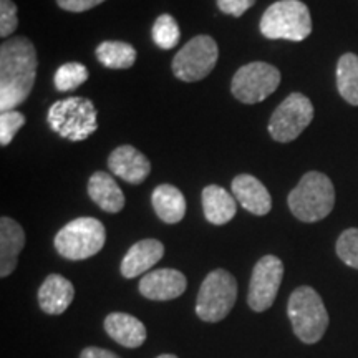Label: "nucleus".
I'll use <instances>...</instances> for the list:
<instances>
[{
	"instance_id": "32",
	"label": "nucleus",
	"mask_w": 358,
	"mask_h": 358,
	"mask_svg": "<svg viewBox=\"0 0 358 358\" xmlns=\"http://www.w3.org/2000/svg\"><path fill=\"white\" fill-rule=\"evenodd\" d=\"M156 358H178L176 355H171V353H163V355L156 357Z\"/></svg>"
},
{
	"instance_id": "24",
	"label": "nucleus",
	"mask_w": 358,
	"mask_h": 358,
	"mask_svg": "<svg viewBox=\"0 0 358 358\" xmlns=\"http://www.w3.org/2000/svg\"><path fill=\"white\" fill-rule=\"evenodd\" d=\"M151 34H153V42L156 43V47L161 48V50H171L181 38V30H179L178 22L169 13H163L156 19Z\"/></svg>"
},
{
	"instance_id": "9",
	"label": "nucleus",
	"mask_w": 358,
	"mask_h": 358,
	"mask_svg": "<svg viewBox=\"0 0 358 358\" xmlns=\"http://www.w3.org/2000/svg\"><path fill=\"white\" fill-rule=\"evenodd\" d=\"M280 85V71L266 62H252L236 71L231 83V92L245 105L261 103L271 96Z\"/></svg>"
},
{
	"instance_id": "22",
	"label": "nucleus",
	"mask_w": 358,
	"mask_h": 358,
	"mask_svg": "<svg viewBox=\"0 0 358 358\" xmlns=\"http://www.w3.org/2000/svg\"><path fill=\"white\" fill-rule=\"evenodd\" d=\"M96 58L100 64L111 70H127L131 69L136 62V50L133 45L127 42H116L108 40L98 45Z\"/></svg>"
},
{
	"instance_id": "8",
	"label": "nucleus",
	"mask_w": 358,
	"mask_h": 358,
	"mask_svg": "<svg viewBox=\"0 0 358 358\" xmlns=\"http://www.w3.org/2000/svg\"><path fill=\"white\" fill-rule=\"evenodd\" d=\"M217 58L219 48L216 40L209 35H198L174 55L173 73L182 82H199L214 70Z\"/></svg>"
},
{
	"instance_id": "3",
	"label": "nucleus",
	"mask_w": 358,
	"mask_h": 358,
	"mask_svg": "<svg viewBox=\"0 0 358 358\" xmlns=\"http://www.w3.org/2000/svg\"><path fill=\"white\" fill-rule=\"evenodd\" d=\"M261 34L268 40L302 42L312 34V17L301 0H279L266 8Z\"/></svg>"
},
{
	"instance_id": "16",
	"label": "nucleus",
	"mask_w": 358,
	"mask_h": 358,
	"mask_svg": "<svg viewBox=\"0 0 358 358\" xmlns=\"http://www.w3.org/2000/svg\"><path fill=\"white\" fill-rule=\"evenodd\" d=\"M25 245V232L12 217L0 219V277H8L15 271L19 256Z\"/></svg>"
},
{
	"instance_id": "26",
	"label": "nucleus",
	"mask_w": 358,
	"mask_h": 358,
	"mask_svg": "<svg viewBox=\"0 0 358 358\" xmlns=\"http://www.w3.org/2000/svg\"><path fill=\"white\" fill-rule=\"evenodd\" d=\"M337 256L347 264L358 271V229L343 231L337 241Z\"/></svg>"
},
{
	"instance_id": "23",
	"label": "nucleus",
	"mask_w": 358,
	"mask_h": 358,
	"mask_svg": "<svg viewBox=\"0 0 358 358\" xmlns=\"http://www.w3.org/2000/svg\"><path fill=\"white\" fill-rule=\"evenodd\" d=\"M337 88L340 96L358 106V55L343 53L337 64Z\"/></svg>"
},
{
	"instance_id": "27",
	"label": "nucleus",
	"mask_w": 358,
	"mask_h": 358,
	"mask_svg": "<svg viewBox=\"0 0 358 358\" xmlns=\"http://www.w3.org/2000/svg\"><path fill=\"white\" fill-rule=\"evenodd\" d=\"M25 124V116L17 110L2 111L0 115V145L8 146L20 128Z\"/></svg>"
},
{
	"instance_id": "13",
	"label": "nucleus",
	"mask_w": 358,
	"mask_h": 358,
	"mask_svg": "<svg viewBox=\"0 0 358 358\" xmlns=\"http://www.w3.org/2000/svg\"><path fill=\"white\" fill-rule=\"evenodd\" d=\"M108 168L129 185H141L151 173V163L140 150L134 146H118L108 158Z\"/></svg>"
},
{
	"instance_id": "1",
	"label": "nucleus",
	"mask_w": 358,
	"mask_h": 358,
	"mask_svg": "<svg viewBox=\"0 0 358 358\" xmlns=\"http://www.w3.org/2000/svg\"><path fill=\"white\" fill-rule=\"evenodd\" d=\"M37 50L25 37L7 38L0 47V110L20 106L32 93L37 77Z\"/></svg>"
},
{
	"instance_id": "15",
	"label": "nucleus",
	"mask_w": 358,
	"mask_h": 358,
	"mask_svg": "<svg viewBox=\"0 0 358 358\" xmlns=\"http://www.w3.org/2000/svg\"><path fill=\"white\" fill-rule=\"evenodd\" d=\"M164 256V245L158 239H143L129 248L122 261V275L134 279L153 268Z\"/></svg>"
},
{
	"instance_id": "28",
	"label": "nucleus",
	"mask_w": 358,
	"mask_h": 358,
	"mask_svg": "<svg viewBox=\"0 0 358 358\" xmlns=\"http://www.w3.org/2000/svg\"><path fill=\"white\" fill-rule=\"evenodd\" d=\"M19 27L17 6L12 0H0V37L7 38Z\"/></svg>"
},
{
	"instance_id": "31",
	"label": "nucleus",
	"mask_w": 358,
	"mask_h": 358,
	"mask_svg": "<svg viewBox=\"0 0 358 358\" xmlns=\"http://www.w3.org/2000/svg\"><path fill=\"white\" fill-rule=\"evenodd\" d=\"M80 358H120L116 353L100 347H88L80 353Z\"/></svg>"
},
{
	"instance_id": "4",
	"label": "nucleus",
	"mask_w": 358,
	"mask_h": 358,
	"mask_svg": "<svg viewBox=\"0 0 358 358\" xmlns=\"http://www.w3.org/2000/svg\"><path fill=\"white\" fill-rule=\"evenodd\" d=\"M96 108L88 98L71 96L58 100L48 108L47 122L58 136L83 141L98 128Z\"/></svg>"
},
{
	"instance_id": "19",
	"label": "nucleus",
	"mask_w": 358,
	"mask_h": 358,
	"mask_svg": "<svg viewBox=\"0 0 358 358\" xmlns=\"http://www.w3.org/2000/svg\"><path fill=\"white\" fill-rule=\"evenodd\" d=\"M88 196L105 213L116 214L124 208V196L116 181L105 171L92 174L88 181Z\"/></svg>"
},
{
	"instance_id": "5",
	"label": "nucleus",
	"mask_w": 358,
	"mask_h": 358,
	"mask_svg": "<svg viewBox=\"0 0 358 358\" xmlns=\"http://www.w3.org/2000/svg\"><path fill=\"white\" fill-rule=\"evenodd\" d=\"M289 319L292 322L294 334L303 343H317L324 337L329 327V313L317 290L308 285L295 289L289 297Z\"/></svg>"
},
{
	"instance_id": "10",
	"label": "nucleus",
	"mask_w": 358,
	"mask_h": 358,
	"mask_svg": "<svg viewBox=\"0 0 358 358\" xmlns=\"http://www.w3.org/2000/svg\"><path fill=\"white\" fill-rule=\"evenodd\" d=\"M313 120V105L306 95L295 92L277 106L268 122V134L279 143L297 140Z\"/></svg>"
},
{
	"instance_id": "17",
	"label": "nucleus",
	"mask_w": 358,
	"mask_h": 358,
	"mask_svg": "<svg viewBox=\"0 0 358 358\" xmlns=\"http://www.w3.org/2000/svg\"><path fill=\"white\" fill-rule=\"evenodd\" d=\"M75 287L60 274H52L38 289V306L48 315H60L73 302Z\"/></svg>"
},
{
	"instance_id": "20",
	"label": "nucleus",
	"mask_w": 358,
	"mask_h": 358,
	"mask_svg": "<svg viewBox=\"0 0 358 358\" xmlns=\"http://www.w3.org/2000/svg\"><path fill=\"white\" fill-rule=\"evenodd\" d=\"M234 194H229L224 187L217 185H209L203 189V211L204 216L214 226H224L237 213Z\"/></svg>"
},
{
	"instance_id": "6",
	"label": "nucleus",
	"mask_w": 358,
	"mask_h": 358,
	"mask_svg": "<svg viewBox=\"0 0 358 358\" xmlns=\"http://www.w3.org/2000/svg\"><path fill=\"white\" fill-rule=\"evenodd\" d=\"M105 226L95 217H78L65 224L55 236V249L69 261H85L105 245Z\"/></svg>"
},
{
	"instance_id": "25",
	"label": "nucleus",
	"mask_w": 358,
	"mask_h": 358,
	"mask_svg": "<svg viewBox=\"0 0 358 358\" xmlns=\"http://www.w3.org/2000/svg\"><path fill=\"white\" fill-rule=\"evenodd\" d=\"M88 69L78 62H69L62 65L55 73V88L58 92H70V90L78 88L88 80Z\"/></svg>"
},
{
	"instance_id": "11",
	"label": "nucleus",
	"mask_w": 358,
	"mask_h": 358,
	"mask_svg": "<svg viewBox=\"0 0 358 358\" xmlns=\"http://www.w3.org/2000/svg\"><path fill=\"white\" fill-rule=\"evenodd\" d=\"M284 279V264L275 256H264L254 266L250 275L248 303L254 312H264L272 307Z\"/></svg>"
},
{
	"instance_id": "21",
	"label": "nucleus",
	"mask_w": 358,
	"mask_h": 358,
	"mask_svg": "<svg viewBox=\"0 0 358 358\" xmlns=\"http://www.w3.org/2000/svg\"><path fill=\"white\" fill-rule=\"evenodd\" d=\"M155 213L161 221L176 224L186 214V199L182 192L173 185H159L151 194Z\"/></svg>"
},
{
	"instance_id": "30",
	"label": "nucleus",
	"mask_w": 358,
	"mask_h": 358,
	"mask_svg": "<svg viewBox=\"0 0 358 358\" xmlns=\"http://www.w3.org/2000/svg\"><path fill=\"white\" fill-rule=\"evenodd\" d=\"M103 2H105V0H57L58 7L64 8L66 12H73V13L92 10L93 7L100 6Z\"/></svg>"
},
{
	"instance_id": "12",
	"label": "nucleus",
	"mask_w": 358,
	"mask_h": 358,
	"mask_svg": "<svg viewBox=\"0 0 358 358\" xmlns=\"http://www.w3.org/2000/svg\"><path fill=\"white\" fill-rule=\"evenodd\" d=\"M187 280L182 272L174 268H158L141 277L140 294L150 301H173L185 294Z\"/></svg>"
},
{
	"instance_id": "7",
	"label": "nucleus",
	"mask_w": 358,
	"mask_h": 358,
	"mask_svg": "<svg viewBox=\"0 0 358 358\" xmlns=\"http://www.w3.org/2000/svg\"><path fill=\"white\" fill-rule=\"evenodd\" d=\"M237 301V282L224 268L206 275L196 299V313L204 322H221L229 315Z\"/></svg>"
},
{
	"instance_id": "18",
	"label": "nucleus",
	"mask_w": 358,
	"mask_h": 358,
	"mask_svg": "<svg viewBox=\"0 0 358 358\" xmlns=\"http://www.w3.org/2000/svg\"><path fill=\"white\" fill-rule=\"evenodd\" d=\"M106 334L120 345L127 348H138L146 340V327L140 319L123 312H113L103 322Z\"/></svg>"
},
{
	"instance_id": "29",
	"label": "nucleus",
	"mask_w": 358,
	"mask_h": 358,
	"mask_svg": "<svg viewBox=\"0 0 358 358\" xmlns=\"http://www.w3.org/2000/svg\"><path fill=\"white\" fill-rule=\"evenodd\" d=\"M219 10L232 17H241L256 3V0H216Z\"/></svg>"
},
{
	"instance_id": "2",
	"label": "nucleus",
	"mask_w": 358,
	"mask_h": 358,
	"mask_svg": "<svg viewBox=\"0 0 358 358\" xmlns=\"http://www.w3.org/2000/svg\"><path fill=\"white\" fill-rule=\"evenodd\" d=\"M290 213L302 222H319L332 213L335 187L329 176L319 171H308L287 198Z\"/></svg>"
},
{
	"instance_id": "14",
	"label": "nucleus",
	"mask_w": 358,
	"mask_h": 358,
	"mask_svg": "<svg viewBox=\"0 0 358 358\" xmlns=\"http://www.w3.org/2000/svg\"><path fill=\"white\" fill-rule=\"evenodd\" d=\"M232 194L245 211L256 216H266L272 209V198L267 187L250 174H239L232 179Z\"/></svg>"
}]
</instances>
